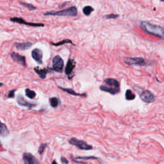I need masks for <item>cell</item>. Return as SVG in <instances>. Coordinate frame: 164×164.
I'll return each instance as SVG.
<instances>
[{"mask_svg": "<svg viewBox=\"0 0 164 164\" xmlns=\"http://www.w3.org/2000/svg\"><path fill=\"white\" fill-rule=\"evenodd\" d=\"M46 146H47V144H40L39 149V151H38L39 155H41L42 153H43V152H44V151Z\"/></svg>", "mask_w": 164, "mask_h": 164, "instance_id": "d4e9b609", "label": "cell"}, {"mask_svg": "<svg viewBox=\"0 0 164 164\" xmlns=\"http://www.w3.org/2000/svg\"><path fill=\"white\" fill-rule=\"evenodd\" d=\"M44 16H66V17H75L78 15L77 8L75 6L71 7L68 9L59 11H50L47 12Z\"/></svg>", "mask_w": 164, "mask_h": 164, "instance_id": "7a4b0ae2", "label": "cell"}, {"mask_svg": "<svg viewBox=\"0 0 164 164\" xmlns=\"http://www.w3.org/2000/svg\"><path fill=\"white\" fill-rule=\"evenodd\" d=\"M34 71L36 73L38 74V75L41 79H45L46 77L47 73L51 71V69L50 68L40 69L39 67H35V68H34Z\"/></svg>", "mask_w": 164, "mask_h": 164, "instance_id": "9a60e30c", "label": "cell"}, {"mask_svg": "<svg viewBox=\"0 0 164 164\" xmlns=\"http://www.w3.org/2000/svg\"><path fill=\"white\" fill-rule=\"evenodd\" d=\"M16 90V89H14V90H12L10 91V92H9V94H8V98H14Z\"/></svg>", "mask_w": 164, "mask_h": 164, "instance_id": "83f0119b", "label": "cell"}, {"mask_svg": "<svg viewBox=\"0 0 164 164\" xmlns=\"http://www.w3.org/2000/svg\"><path fill=\"white\" fill-rule=\"evenodd\" d=\"M50 105L53 108H56L59 105V104L60 103V101L58 98H56V97H53V98H51L50 99Z\"/></svg>", "mask_w": 164, "mask_h": 164, "instance_id": "d6986e66", "label": "cell"}, {"mask_svg": "<svg viewBox=\"0 0 164 164\" xmlns=\"http://www.w3.org/2000/svg\"><path fill=\"white\" fill-rule=\"evenodd\" d=\"M119 17V15L116 14H110V15H107L106 16V18L108 19H117V18Z\"/></svg>", "mask_w": 164, "mask_h": 164, "instance_id": "4316f807", "label": "cell"}, {"mask_svg": "<svg viewBox=\"0 0 164 164\" xmlns=\"http://www.w3.org/2000/svg\"><path fill=\"white\" fill-rule=\"evenodd\" d=\"M52 164H58V163H57V162L55 160H53V162H52Z\"/></svg>", "mask_w": 164, "mask_h": 164, "instance_id": "f546056e", "label": "cell"}, {"mask_svg": "<svg viewBox=\"0 0 164 164\" xmlns=\"http://www.w3.org/2000/svg\"><path fill=\"white\" fill-rule=\"evenodd\" d=\"M10 21L17 23L19 24H21V25H25L30 26H33V27H41L44 26V25L42 23H28L25 21L21 17H12L10 18Z\"/></svg>", "mask_w": 164, "mask_h": 164, "instance_id": "52a82bcc", "label": "cell"}, {"mask_svg": "<svg viewBox=\"0 0 164 164\" xmlns=\"http://www.w3.org/2000/svg\"><path fill=\"white\" fill-rule=\"evenodd\" d=\"M15 46L18 50H26L32 46V43L30 42H15Z\"/></svg>", "mask_w": 164, "mask_h": 164, "instance_id": "7c38bea8", "label": "cell"}, {"mask_svg": "<svg viewBox=\"0 0 164 164\" xmlns=\"http://www.w3.org/2000/svg\"><path fill=\"white\" fill-rule=\"evenodd\" d=\"M23 159L25 164H38L39 162L31 153H25L23 155Z\"/></svg>", "mask_w": 164, "mask_h": 164, "instance_id": "9c48e42d", "label": "cell"}, {"mask_svg": "<svg viewBox=\"0 0 164 164\" xmlns=\"http://www.w3.org/2000/svg\"><path fill=\"white\" fill-rule=\"evenodd\" d=\"M20 4L21 5H23V7H25V8L28 9V10H31V11L35 10L37 9V8H36L35 7H34V6L33 5H32V4L27 3H23V2H20Z\"/></svg>", "mask_w": 164, "mask_h": 164, "instance_id": "cb8c5ba5", "label": "cell"}, {"mask_svg": "<svg viewBox=\"0 0 164 164\" xmlns=\"http://www.w3.org/2000/svg\"><path fill=\"white\" fill-rule=\"evenodd\" d=\"M140 98L145 103H150L153 102L155 99V95L149 90H143L140 94Z\"/></svg>", "mask_w": 164, "mask_h": 164, "instance_id": "8992f818", "label": "cell"}, {"mask_svg": "<svg viewBox=\"0 0 164 164\" xmlns=\"http://www.w3.org/2000/svg\"><path fill=\"white\" fill-rule=\"evenodd\" d=\"M32 58L37 62L39 64H42V57H43V54L42 51L38 48H35L32 51Z\"/></svg>", "mask_w": 164, "mask_h": 164, "instance_id": "30bf717a", "label": "cell"}, {"mask_svg": "<svg viewBox=\"0 0 164 164\" xmlns=\"http://www.w3.org/2000/svg\"><path fill=\"white\" fill-rule=\"evenodd\" d=\"M64 60L59 55L54 57L53 59V69L58 72L61 73L64 68Z\"/></svg>", "mask_w": 164, "mask_h": 164, "instance_id": "277c9868", "label": "cell"}, {"mask_svg": "<svg viewBox=\"0 0 164 164\" xmlns=\"http://www.w3.org/2000/svg\"><path fill=\"white\" fill-rule=\"evenodd\" d=\"M11 58H12L14 62H16L19 64L23 65V66H26V58L25 57L22 56L19 53H17L16 52H12L10 54Z\"/></svg>", "mask_w": 164, "mask_h": 164, "instance_id": "ba28073f", "label": "cell"}, {"mask_svg": "<svg viewBox=\"0 0 164 164\" xmlns=\"http://www.w3.org/2000/svg\"><path fill=\"white\" fill-rule=\"evenodd\" d=\"M100 89L102 91H104V92H108L112 95L117 94L120 92V89H115V88L109 87L104 86V85H101L100 87Z\"/></svg>", "mask_w": 164, "mask_h": 164, "instance_id": "2e32d148", "label": "cell"}, {"mask_svg": "<svg viewBox=\"0 0 164 164\" xmlns=\"http://www.w3.org/2000/svg\"><path fill=\"white\" fill-rule=\"evenodd\" d=\"M76 159L79 160H96L97 158L94 157V156H88V157H82V156H79Z\"/></svg>", "mask_w": 164, "mask_h": 164, "instance_id": "484cf974", "label": "cell"}, {"mask_svg": "<svg viewBox=\"0 0 164 164\" xmlns=\"http://www.w3.org/2000/svg\"><path fill=\"white\" fill-rule=\"evenodd\" d=\"M59 89H61L62 90L64 91V92L68 93L71 95H72V96H84L85 97L86 96V94H79V93H76V92H75L74 90H72V89H65V88H63V87H58Z\"/></svg>", "mask_w": 164, "mask_h": 164, "instance_id": "ac0fdd59", "label": "cell"}, {"mask_svg": "<svg viewBox=\"0 0 164 164\" xmlns=\"http://www.w3.org/2000/svg\"><path fill=\"white\" fill-rule=\"evenodd\" d=\"M25 94H26V96L30 99H33L36 96V93L34 92V91L30 90L29 89H26L25 90Z\"/></svg>", "mask_w": 164, "mask_h": 164, "instance_id": "7402d4cb", "label": "cell"}, {"mask_svg": "<svg viewBox=\"0 0 164 164\" xmlns=\"http://www.w3.org/2000/svg\"><path fill=\"white\" fill-rule=\"evenodd\" d=\"M61 162L62 163H64V164H68L69 163V161L64 157H61Z\"/></svg>", "mask_w": 164, "mask_h": 164, "instance_id": "f1b7e54d", "label": "cell"}, {"mask_svg": "<svg viewBox=\"0 0 164 164\" xmlns=\"http://www.w3.org/2000/svg\"><path fill=\"white\" fill-rule=\"evenodd\" d=\"M123 60L126 64L130 65H144L145 64L144 59L141 57H124Z\"/></svg>", "mask_w": 164, "mask_h": 164, "instance_id": "5b68a950", "label": "cell"}, {"mask_svg": "<svg viewBox=\"0 0 164 164\" xmlns=\"http://www.w3.org/2000/svg\"><path fill=\"white\" fill-rule=\"evenodd\" d=\"M125 97H126V99L127 100L131 101L135 98V95L131 90L128 89V90H126V94H125Z\"/></svg>", "mask_w": 164, "mask_h": 164, "instance_id": "ffe728a7", "label": "cell"}, {"mask_svg": "<svg viewBox=\"0 0 164 164\" xmlns=\"http://www.w3.org/2000/svg\"><path fill=\"white\" fill-rule=\"evenodd\" d=\"M69 143L72 145H75L76 148L82 150H91L92 149V146L88 144L86 142L81 140H78L76 138H71L69 140Z\"/></svg>", "mask_w": 164, "mask_h": 164, "instance_id": "3957f363", "label": "cell"}, {"mask_svg": "<svg viewBox=\"0 0 164 164\" xmlns=\"http://www.w3.org/2000/svg\"><path fill=\"white\" fill-rule=\"evenodd\" d=\"M104 82L105 83L106 85H107V87L115 89H120L119 82L117 80H115V79L106 78L104 80Z\"/></svg>", "mask_w": 164, "mask_h": 164, "instance_id": "4fadbf2b", "label": "cell"}, {"mask_svg": "<svg viewBox=\"0 0 164 164\" xmlns=\"http://www.w3.org/2000/svg\"><path fill=\"white\" fill-rule=\"evenodd\" d=\"M3 85V83H0V87H2Z\"/></svg>", "mask_w": 164, "mask_h": 164, "instance_id": "4dcf8cb0", "label": "cell"}, {"mask_svg": "<svg viewBox=\"0 0 164 164\" xmlns=\"http://www.w3.org/2000/svg\"><path fill=\"white\" fill-rule=\"evenodd\" d=\"M9 134V131L7 126L4 123L0 122V135L2 137H7Z\"/></svg>", "mask_w": 164, "mask_h": 164, "instance_id": "e0dca14e", "label": "cell"}, {"mask_svg": "<svg viewBox=\"0 0 164 164\" xmlns=\"http://www.w3.org/2000/svg\"><path fill=\"white\" fill-rule=\"evenodd\" d=\"M141 26L147 33L154 35L160 39H163L164 30L162 26L153 25V24L146 21H142L141 23Z\"/></svg>", "mask_w": 164, "mask_h": 164, "instance_id": "6da1fadb", "label": "cell"}, {"mask_svg": "<svg viewBox=\"0 0 164 164\" xmlns=\"http://www.w3.org/2000/svg\"><path fill=\"white\" fill-rule=\"evenodd\" d=\"M68 43L71 44H72V42L69 39H64L62 41H60V42H57V43H53V42H51V44L54 46H61V45H63L65 44H68Z\"/></svg>", "mask_w": 164, "mask_h": 164, "instance_id": "44dd1931", "label": "cell"}, {"mask_svg": "<svg viewBox=\"0 0 164 164\" xmlns=\"http://www.w3.org/2000/svg\"><path fill=\"white\" fill-rule=\"evenodd\" d=\"M76 66V62L74 60L70 59L68 60V63H67L65 69V75H68V76L71 75V74L73 72V70Z\"/></svg>", "mask_w": 164, "mask_h": 164, "instance_id": "8fae6325", "label": "cell"}, {"mask_svg": "<svg viewBox=\"0 0 164 164\" xmlns=\"http://www.w3.org/2000/svg\"><path fill=\"white\" fill-rule=\"evenodd\" d=\"M160 1H161V2H164V0H160Z\"/></svg>", "mask_w": 164, "mask_h": 164, "instance_id": "1f68e13d", "label": "cell"}, {"mask_svg": "<svg viewBox=\"0 0 164 164\" xmlns=\"http://www.w3.org/2000/svg\"><path fill=\"white\" fill-rule=\"evenodd\" d=\"M93 11L94 9L91 6H85L83 9V14L85 16H89Z\"/></svg>", "mask_w": 164, "mask_h": 164, "instance_id": "603a6c76", "label": "cell"}, {"mask_svg": "<svg viewBox=\"0 0 164 164\" xmlns=\"http://www.w3.org/2000/svg\"><path fill=\"white\" fill-rule=\"evenodd\" d=\"M17 103H19V105L23 106L28 107V108H32L35 106V104H33V103H31L26 101L25 99V98H24L21 95H19V96L17 97Z\"/></svg>", "mask_w": 164, "mask_h": 164, "instance_id": "5bb4252c", "label": "cell"}]
</instances>
